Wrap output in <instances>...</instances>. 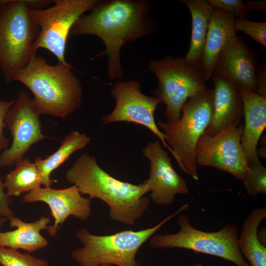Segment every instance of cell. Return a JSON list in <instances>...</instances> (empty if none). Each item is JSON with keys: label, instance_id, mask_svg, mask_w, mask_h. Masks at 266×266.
I'll return each mask as SVG.
<instances>
[{"label": "cell", "instance_id": "cell-30", "mask_svg": "<svg viewBox=\"0 0 266 266\" xmlns=\"http://www.w3.org/2000/svg\"><path fill=\"white\" fill-rule=\"evenodd\" d=\"M257 90L256 93L266 97V71L264 67L258 68L256 71Z\"/></svg>", "mask_w": 266, "mask_h": 266}, {"label": "cell", "instance_id": "cell-20", "mask_svg": "<svg viewBox=\"0 0 266 266\" xmlns=\"http://www.w3.org/2000/svg\"><path fill=\"white\" fill-rule=\"evenodd\" d=\"M188 8L192 17V33L185 61L200 69L201 58L210 17L214 10L206 0H181Z\"/></svg>", "mask_w": 266, "mask_h": 266}, {"label": "cell", "instance_id": "cell-5", "mask_svg": "<svg viewBox=\"0 0 266 266\" xmlns=\"http://www.w3.org/2000/svg\"><path fill=\"white\" fill-rule=\"evenodd\" d=\"M213 89L189 98L183 105L177 121H159L165 140L180 168L195 181L199 179L195 153L198 141L208 126L213 110Z\"/></svg>", "mask_w": 266, "mask_h": 266}, {"label": "cell", "instance_id": "cell-2", "mask_svg": "<svg viewBox=\"0 0 266 266\" xmlns=\"http://www.w3.org/2000/svg\"><path fill=\"white\" fill-rule=\"evenodd\" d=\"M65 177L81 195L104 202L113 221L134 225L149 206L150 199L145 196L150 192L146 180L139 184L119 180L104 170L95 157L87 153L78 158Z\"/></svg>", "mask_w": 266, "mask_h": 266}, {"label": "cell", "instance_id": "cell-3", "mask_svg": "<svg viewBox=\"0 0 266 266\" xmlns=\"http://www.w3.org/2000/svg\"><path fill=\"white\" fill-rule=\"evenodd\" d=\"M72 66L48 64L34 54L14 80L27 87L41 115L65 118L82 105V87Z\"/></svg>", "mask_w": 266, "mask_h": 266}, {"label": "cell", "instance_id": "cell-32", "mask_svg": "<svg viewBox=\"0 0 266 266\" xmlns=\"http://www.w3.org/2000/svg\"><path fill=\"white\" fill-rule=\"evenodd\" d=\"M257 154L258 158L260 157L261 158H266V147L257 150Z\"/></svg>", "mask_w": 266, "mask_h": 266}, {"label": "cell", "instance_id": "cell-22", "mask_svg": "<svg viewBox=\"0 0 266 266\" xmlns=\"http://www.w3.org/2000/svg\"><path fill=\"white\" fill-rule=\"evenodd\" d=\"M91 138L85 133L73 131L61 141L59 148L52 155L45 159L38 157L34 163L40 174L42 185L51 187L57 181L51 178L52 172L64 164L75 152L85 147L90 142Z\"/></svg>", "mask_w": 266, "mask_h": 266}, {"label": "cell", "instance_id": "cell-25", "mask_svg": "<svg viewBox=\"0 0 266 266\" xmlns=\"http://www.w3.org/2000/svg\"><path fill=\"white\" fill-rule=\"evenodd\" d=\"M0 265L2 266H49L44 259L4 247H0Z\"/></svg>", "mask_w": 266, "mask_h": 266}, {"label": "cell", "instance_id": "cell-7", "mask_svg": "<svg viewBox=\"0 0 266 266\" xmlns=\"http://www.w3.org/2000/svg\"><path fill=\"white\" fill-rule=\"evenodd\" d=\"M177 222L180 228L177 233L153 235L150 239L151 247L186 249L218 257L236 266H250L239 250L236 224H227L219 231L209 232L194 227L186 215H180Z\"/></svg>", "mask_w": 266, "mask_h": 266}, {"label": "cell", "instance_id": "cell-16", "mask_svg": "<svg viewBox=\"0 0 266 266\" xmlns=\"http://www.w3.org/2000/svg\"><path fill=\"white\" fill-rule=\"evenodd\" d=\"M257 65L254 51L236 35L219 57L213 72L256 93Z\"/></svg>", "mask_w": 266, "mask_h": 266}, {"label": "cell", "instance_id": "cell-35", "mask_svg": "<svg viewBox=\"0 0 266 266\" xmlns=\"http://www.w3.org/2000/svg\"><path fill=\"white\" fill-rule=\"evenodd\" d=\"M100 266H112L111 265H101Z\"/></svg>", "mask_w": 266, "mask_h": 266}, {"label": "cell", "instance_id": "cell-6", "mask_svg": "<svg viewBox=\"0 0 266 266\" xmlns=\"http://www.w3.org/2000/svg\"><path fill=\"white\" fill-rule=\"evenodd\" d=\"M25 0H0V70L5 82L14 80L36 54L39 29L31 19Z\"/></svg>", "mask_w": 266, "mask_h": 266}, {"label": "cell", "instance_id": "cell-11", "mask_svg": "<svg viewBox=\"0 0 266 266\" xmlns=\"http://www.w3.org/2000/svg\"><path fill=\"white\" fill-rule=\"evenodd\" d=\"M40 115L33 99L25 91H20L5 118L12 142L0 155V167L15 165L24 159L32 146L49 138L42 133Z\"/></svg>", "mask_w": 266, "mask_h": 266}, {"label": "cell", "instance_id": "cell-33", "mask_svg": "<svg viewBox=\"0 0 266 266\" xmlns=\"http://www.w3.org/2000/svg\"><path fill=\"white\" fill-rule=\"evenodd\" d=\"M5 220L6 219L5 218L0 217V229L3 225L4 223V222L5 221Z\"/></svg>", "mask_w": 266, "mask_h": 266}, {"label": "cell", "instance_id": "cell-23", "mask_svg": "<svg viewBox=\"0 0 266 266\" xmlns=\"http://www.w3.org/2000/svg\"><path fill=\"white\" fill-rule=\"evenodd\" d=\"M4 184L6 194L10 198L27 194L42 185L36 165L27 158L15 164V168L6 175Z\"/></svg>", "mask_w": 266, "mask_h": 266}, {"label": "cell", "instance_id": "cell-19", "mask_svg": "<svg viewBox=\"0 0 266 266\" xmlns=\"http://www.w3.org/2000/svg\"><path fill=\"white\" fill-rule=\"evenodd\" d=\"M50 219L44 215L33 222H25L14 216L9 220V226L16 229L0 232V247L21 249L29 252L47 247L48 242L40 233L46 230Z\"/></svg>", "mask_w": 266, "mask_h": 266}, {"label": "cell", "instance_id": "cell-9", "mask_svg": "<svg viewBox=\"0 0 266 266\" xmlns=\"http://www.w3.org/2000/svg\"><path fill=\"white\" fill-rule=\"evenodd\" d=\"M99 0H57L44 9L29 10L30 17L39 28L34 44L36 53L44 48L53 54L59 63L71 66L65 58L67 39L77 20L89 11Z\"/></svg>", "mask_w": 266, "mask_h": 266}, {"label": "cell", "instance_id": "cell-34", "mask_svg": "<svg viewBox=\"0 0 266 266\" xmlns=\"http://www.w3.org/2000/svg\"><path fill=\"white\" fill-rule=\"evenodd\" d=\"M193 266H203V265L201 263H196V264H194Z\"/></svg>", "mask_w": 266, "mask_h": 266}, {"label": "cell", "instance_id": "cell-13", "mask_svg": "<svg viewBox=\"0 0 266 266\" xmlns=\"http://www.w3.org/2000/svg\"><path fill=\"white\" fill-rule=\"evenodd\" d=\"M142 154L150 162L149 177L146 181L150 199L156 205L171 204L176 195L189 193L186 181L174 169L159 140L148 142Z\"/></svg>", "mask_w": 266, "mask_h": 266}, {"label": "cell", "instance_id": "cell-28", "mask_svg": "<svg viewBox=\"0 0 266 266\" xmlns=\"http://www.w3.org/2000/svg\"><path fill=\"white\" fill-rule=\"evenodd\" d=\"M14 100H3L0 99V152L8 148L9 139L4 135L3 129L6 114L13 104Z\"/></svg>", "mask_w": 266, "mask_h": 266}, {"label": "cell", "instance_id": "cell-10", "mask_svg": "<svg viewBox=\"0 0 266 266\" xmlns=\"http://www.w3.org/2000/svg\"><path fill=\"white\" fill-rule=\"evenodd\" d=\"M243 128L239 125L215 133H204L196 146L197 166L215 168L242 181L249 169L241 142Z\"/></svg>", "mask_w": 266, "mask_h": 266}, {"label": "cell", "instance_id": "cell-29", "mask_svg": "<svg viewBox=\"0 0 266 266\" xmlns=\"http://www.w3.org/2000/svg\"><path fill=\"white\" fill-rule=\"evenodd\" d=\"M5 190L4 182L0 178V217L9 221L15 216L10 208L13 200L6 195Z\"/></svg>", "mask_w": 266, "mask_h": 266}, {"label": "cell", "instance_id": "cell-24", "mask_svg": "<svg viewBox=\"0 0 266 266\" xmlns=\"http://www.w3.org/2000/svg\"><path fill=\"white\" fill-rule=\"evenodd\" d=\"M249 169L242 180L247 195L255 197L266 194V167L259 161L248 165Z\"/></svg>", "mask_w": 266, "mask_h": 266}, {"label": "cell", "instance_id": "cell-1", "mask_svg": "<svg viewBox=\"0 0 266 266\" xmlns=\"http://www.w3.org/2000/svg\"><path fill=\"white\" fill-rule=\"evenodd\" d=\"M151 2L146 0H99L72 27L69 35H94L104 49L95 57L105 55L110 80L123 75L121 50L126 43L146 37L157 30L150 15Z\"/></svg>", "mask_w": 266, "mask_h": 266}, {"label": "cell", "instance_id": "cell-31", "mask_svg": "<svg viewBox=\"0 0 266 266\" xmlns=\"http://www.w3.org/2000/svg\"><path fill=\"white\" fill-rule=\"evenodd\" d=\"M246 8L250 10L263 12L266 10V0H247L245 3Z\"/></svg>", "mask_w": 266, "mask_h": 266}, {"label": "cell", "instance_id": "cell-17", "mask_svg": "<svg viewBox=\"0 0 266 266\" xmlns=\"http://www.w3.org/2000/svg\"><path fill=\"white\" fill-rule=\"evenodd\" d=\"M235 19L233 14L214 7L200 66L206 81L211 79L219 57L237 35Z\"/></svg>", "mask_w": 266, "mask_h": 266}, {"label": "cell", "instance_id": "cell-8", "mask_svg": "<svg viewBox=\"0 0 266 266\" xmlns=\"http://www.w3.org/2000/svg\"><path fill=\"white\" fill-rule=\"evenodd\" d=\"M149 69L158 80L154 94L166 105L167 122L179 120L187 100L207 89L202 71L189 65L184 57L168 55L150 60Z\"/></svg>", "mask_w": 266, "mask_h": 266}, {"label": "cell", "instance_id": "cell-27", "mask_svg": "<svg viewBox=\"0 0 266 266\" xmlns=\"http://www.w3.org/2000/svg\"><path fill=\"white\" fill-rule=\"evenodd\" d=\"M207 1L213 7L238 17L246 18L249 15V10L241 0H208Z\"/></svg>", "mask_w": 266, "mask_h": 266}, {"label": "cell", "instance_id": "cell-21", "mask_svg": "<svg viewBox=\"0 0 266 266\" xmlns=\"http://www.w3.org/2000/svg\"><path fill=\"white\" fill-rule=\"evenodd\" d=\"M266 218V207L253 209L245 218L238 242L240 252L250 266H266V247L258 235L261 223Z\"/></svg>", "mask_w": 266, "mask_h": 266}, {"label": "cell", "instance_id": "cell-18", "mask_svg": "<svg viewBox=\"0 0 266 266\" xmlns=\"http://www.w3.org/2000/svg\"><path fill=\"white\" fill-rule=\"evenodd\" d=\"M238 87L243 101L245 121L241 142L249 165L259 161L257 146L266 127V97Z\"/></svg>", "mask_w": 266, "mask_h": 266}, {"label": "cell", "instance_id": "cell-14", "mask_svg": "<svg viewBox=\"0 0 266 266\" xmlns=\"http://www.w3.org/2000/svg\"><path fill=\"white\" fill-rule=\"evenodd\" d=\"M22 200L25 203L43 202L49 206L54 223L49 225L46 230L52 237L56 235L68 217L73 216L87 221L92 212L91 199L83 197L74 185L61 189H55L51 187H39L26 194Z\"/></svg>", "mask_w": 266, "mask_h": 266}, {"label": "cell", "instance_id": "cell-26", "mask_svg": "<svg viewBox=\"0 0 266 266\" xmlns=\"http://www.w3.org/2000/svg\"><path fill=\"white\" fill-rule=\"evenodd\" d=\"M234 27L236 32L241 31L253 40L266 47V23L249 20L246 18H235Z\"/></svg>", "mask_w": 266, "mask_h": 266}, {"label": "cell", "instance_id": "cell-15", "mask_svg": "<svg viewBox=\"0 0 266 266\" xmlns=\"http://www.w3.org/2000/svg\"><path fill=\"white\" fill-rule=\"evenodd\" d=\"M213 110L210 123L204 133H217L237 127L243 117V104L238 86L225 76L213 72Z\"/></svg>", "mask_w": 266, "mask_h": 266}, {"label": "cell", "instance_id": "cell-12", "mask_svg": "<svg viewBox=\"0 0 266 266\" xmlns=\"http://www.w3.org/2000/svg\"><path fill=\"white\" fill-rule=\"evenodd\" d=\"M110 93L115 100V106L110 113L103 117V123L127 122L145 127L159 138L163 146L173 155L154 118L155 111L158 104L162 102L160 99L142 93L140 84L136 80L117 81L113 85Z\"/></svg>", "mask_w": 266, "mask_h": 266}, {"label": "cell", "instance_id": "cell-4", "mask_svg": "<svg viewBox=\"0 0 266 266\" xmlns=\"http://www.w3.org/2000/svg\"><path fill=\"white\" fill-rule=\"evenodd\" d=\"M188 207L185 204L153 227L137 231L125 230L99 235L80 229L75 235L83 246L74 250L70 256L79 266H140L136 255L141 246L167 222Z\"/></svg>", "mask_w": 266, "mask_h": 266}]
</instances>
